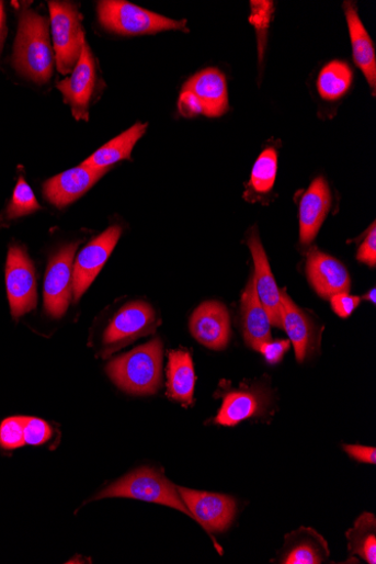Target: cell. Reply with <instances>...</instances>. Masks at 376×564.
I'll return each instance as SVG.
<instances>
[{
  "mask_svg": "<svg viewBox=\"0 0 376 564\" xmlns=\"http://www.w3.org/2000/svg\"><path fill=\"white\" fill-rule=\"evenodd\" d=\"M13 66L20 74L39 84L47 83L54 72L49 20L29 9L20 13Z\"/></svg>",
  "mask_w": 376,
  "mask_h": 564,
  "instance_id": "6da1fadb",
  "label": "cell"
},
{
  "mask_svg": "<svg viewBox=\"0 0 376 564\" xmlns=\"http://www.w3.org/2000/svg\"><path fill=\"white\" fill-rule=\"evenodd\" d=\"M161 368L162 342L156 338L111 361L106 372L123 392L147 396L158 392Z\"/></svg>",
  "mask_w": 376,
  "mask_h": 564,
  "instance_id": "7a4b0ae2",
  "label": "cell"
},
{
  "mask_svg": "<svg viewBox=\"0 0 376 564\" xmlns=\"http://www.w3.org/2000/svg\"><path fill=\"white\" fill-rule=\"evenodd\" d=\"M115 497L169 506L193 518L178 488L153 467L143 466L124 475L123 478L102 490L94 499Z\"/></svg>",
  "mask_w": 376,
  "mask_h": 564,
  "instance_id": "3957f363",
  "label": "cell"
},
{
  "mask_svg": "<svg viewBox=\"0 0 376 564\" xmlns=\"http://www.w3.org/2000/svg\"><path fill=\"white\" fill-rule=\"evenodd\" d=\"M101 25L119 35L156 34L163 31L189 32L186 21H175L122 0H105L98 7Z\"/></svg>",
  "mask_w": 376,
  "mask_h": 564,
  "instance_id": "277c9868",
  "label": "cell"
},
{
  "mask_svg": "<svg viewBox=\"0 0 376 564\" xmlns=\"http://www.w3.org/2000/svg\"><path fill=\"white\" fill-rule=\"evenodd\" d=\"M57 69L68 75L75 69L86 43L81 15L72 3L49 2Z\"/></svg>",
  "mask_w": 376,
  "mask_h": 564,
  "instance_id": "5b68a950",
  "label": "cell"
},
{
  "mask_svg": "<svg viewBox=\"0 0 376 564\" xmlns=\"http://www.w3.org/2000/svg\"><path fill=\"white\" fill-rule=\"evenodd\" d=\"M159 325L153 308L144 301L122 307L107 326L103 338V357H110L122 347L153 334Z\"/></svg>",
  "mask_w": 376,
  "mask_h": 564,
  "instance_id": "8992f818",
  "label": "cell"
},
{
  "mask_svg": "<svg viewBox=\"0 0 376 564\" xmlns=\"http://www.w3.org/2000/svg\"><path fill=\"white\" fill-rule=\"evenodd\" d=\"M7 287L12 316L20 318L37 305V282L34 266L25 249L12 246L7 263Z\"/></svg>",
  "mask_w": 376,
  "mask_h": 564,
  "instance_id": "52a82bcc",
  "label": "cell"
},
{
  "mask_svg": "<svg viewBox=\"0 0 376 564\" xmlns=\"http://www.w3.org/2000/svg\"><path fill=\"white\" fill-rule=\"evenodd\" d=\"M98 76L93 54L88 43H83L81 56L71 76L58 83L65 102L70 105L77 121H89L90 105L96 89Z\"/></svg>",
  "mask_w": 376,
  "mask_h": 564,
  "instance_id": "ba28073f",
  "label": "cell"
},
{
  "mask_svg": "<svg viewBox=\"0 0 376 564\" xmlns=\"http://www.w3.org/2000/svg\"><path fill=\"white\" fill-rule=\"evenodd\" d=\"M121 234V227H110L81 249L72 269V297L75 302L79 301L100 274Z\"/></svg>",
  "mask_w": 376,
  "mask_h": 564,
  "instance_id": "9c48e42d",
  "label": "cell"
},
{
  "mask_svg": "<svg viewBox=\"0 0 376 564\" xmlns=\"http://www.w3.org/2000/svg\"><path fill=\"white\" fill-rule=\"evenodd\" d=\"M78 242L60 248L50 259L45 280V309L56 319L68 309L72 295V260Z\"/></svg>",
  "mask_w": 376,
  "mask_h": 564,
  "instance_id": "30bf717a",
  "label": "cell"
},
{
  "mask_svg": "<svg viewBox=\"0 0 376 564\" xmlns=\"http://www.w3.org/2000/svg\"><path fill=\"white\" fill-rule=\"evenodd\" d=\"M182 500L193 518L207 532H224L236 515V501L232 497L178 488Z\"/></svg>",
  "mask_w": 376,
  "mask_h": 564,
  "instance_id": "8fae6325",
  "label": "cell"
},
{
  "mask_svg": "<svg viewBox=\"0 0 376 564\" xmlns=\"http://www.w3.org/2000/svg\"><path fill=\"white\" fill-rule=\"evenodd\" d=\"M193 337L207 349L221 351L230 339V317L224 303L207 301L194 312L190 322Z\"/></svg>",
  "mask_w": 376,
  "mask_h": 564,
  "instance_id": "7c38bea8",
  "label": "cell"
},
{
  "mask_svg": "<svg viewBox=\"0 0 376 564\" xmlns=\"http://www.w3.org/2000/svg\"><path fill=\"white\" fill-rule=\"evenodd\" d=\"M107 170L79 165L47 181L44 195L52 204L62 208L90 191Z\"/></svg>",
  "mask_w": 376,
  "mask_h": 564,
  "instance_id": "4fadbf2b",
  "label": "cell"
},
{
  "mask_svg": "<svg viewBox=\"0 0 376 564\" xmlns=\"http://www.w3.org/2000/svg\"><path fill=\"white\" fill-rule=\"evenodd\" d=\"M248 247L252 251L255 267V287L259 298L266 311L271 325L283 329L280 291L271 271L266 252L257 230L248 238Z\"/></svg>",
  "mask_w": 376,
  "mask_h": 564,
  "instance_id": "5bb4252c",
  "label": "cell"
},
{
  "mask_svg": "<svg viewBox=\"0 0 376 564\" xmlns=\"http://www.w3.org/2000/svg\"><path fill=\"white\" fill-rule=\"evenodd\" d=\"M308 280L316 292L324 298L350 292L351 278L346 268L338 260L317 248H312L307 259Z\"/></svg>",
  "mask_w": 376,
  "mask_h": 564,
  "instance_id": "9a60e30c",
  "label": "cell"
},
{
  "mask_svg": "<svg viewBox=\"0 0 376 564\" xmlns=\"http://www.w3.org/2000/svg\"><path fill=\"white\" fill-rule=\"evenodd\" d=\"M283 329L295 346L297 360L303 363L318 349L320 335L314 320L290 300L285 291H280Z\"/></svg>",
  "mask_w": 376,
  "mask_h": 564,
  "instance_id": "2e32d148",
  "label": "cell"
},
{
  "mask_svg": "<svg viewBox=\"0 0 376 564\" xmlns=\"http://www.w3.org/2000/svg\"><path fill=\"white\" fill-rule=\"evenodd\" d=\"M183 91L195 95L205 116L219 117L228 111L227 80L225 75L216 68L197 72L185 82Z\"/></svg>",
  "mask_w": 376,
  "mask_h": 564,
  "instance_id": "e0dca14e",
  "label": "cell"
},
{
  "mask_svg": "<svg viewBox=\"0 0 376 564\" xmlns=\"http://www.w3.org/2000/svg\"><path fill=\"white\" fill-rule=\"evenodd\" d=\"M242 329L246 343L255 351L272 340L271 322L250 279L241 297Z\"/></svg>",
  "mask_w": 376,
  "mask_h": 564,
  "instance_id": "ac0fdd59",
  "label": "cell"
},
{
  "mask_svg": "<svg viewBox=\"0 0 376 564\" xmlns=\"http://www.w3.org/2000/svg\"><path fill=\"white\" fill-rule=\"evenodd\" d=\"M331 206V193L323 178L316 179L300 202V241L311 244Z\"/></svg>",
  "mask_w": 376,
  "mask_h": 564,
  "instance_id": "d6986e66",
  "label": "cell"
},
{
  "mask_svg": "<svg viewBox=\"0 0 376 564\" xmlns=\"http://www.w3.org/2000/svg\"><path fill=\"white\" fill-rule=\"evenodd\" d=\"M267 397L260 388L231 390L224 398L223 407L216 417L221 426L232 427L240 421L260 417L267 406Z\"/></svg>",
  "mask_w": 376,
  "mask_h": 564,
  "instance_id": "ffe728a7",
  "label": "cell"
},
{
  "mask_svg": "<svg viewBox=\"0 0 376 564\" xmlns=\"http://www.w3.org/2000/svg\"><path fill=\"white\" fill-rule=\"evenodd\" d=\"M344 11L350 30L353 58L371 86L373 95L376 87V58L373 41L362 23L354 3L345 2Z\"/></svg>",
  "mask_w": 376,
  "mask_h": 564,
  "instance_id": "44dd1931",
  "label": "cell"
},
{
  "mask_svg": "<svg viewBox=\"0 0 376 564\" xmlns=\"http://www.w3.org/2000/svg\"><path fill=\"white\" fill-rule=\"evenodd\" d=\"M195 372L192 357L185 351L170 354L167 370V394L175 402L190 405L193 402Z\"/></svg>",
  "mask_w": 376,
  "mask_h": 564,
  "instance_id": "7402d4cb",
  "label": "cell"
},
{
  "mask_svg": "<svg viewBox=\"0 0 376 564\" xmlns=\"http://www.w3.org/2000/svg\"><path fill=\"white\" fill-rule=\"evenodd\" d=\"M147 127V123L135 124L127 132L100 148L81 165L95 169H109L110 166L121 160L130 159L135 146L146 134Z\"/></svg>",
  "mask_w": 376,
  "mask_h": 564,
  "instance_id": "603a6c76",
  "label": "cell"
},
{
  "mask_svg": "<svg viewBox=\"0 0 376 564\" xmlns=\"http://www.w3.org/2000/svg\"><path fill=\"white\" fill-rule=\"evenodd\" d=\"M353 70L341 60L327 64L320 71L317 89L321 99L332 102L341 100L351 90Z\"/></svg>",
  "mask_w": 376,
  "mask_h": 564,
  "instance_id": "cb8c5ba5",
  "label": "cell"
},
{
  "mask_svg": "<svg viewBox=\"0 0 376 564\" xmlns=\"http://www.w3.org/2000/svg\"><path fill=\"white\" fill-rule=\"evenodd\" d=\"M305 534L294 539L290 546L286 550L282 563L285 564H319L328 555L324 540L312 530H305Z\"/></svg>",
  "mask_w": 376,
  "mask_h": 564,
  "instance_id": "d4e9b609",
  "label": "cell"
},
{
  "mask_svg": "<svg viewBox=\"0 0 376 564\" xmlns=\"http://www.w3.org/2000/svg\"><path fill=\"white\" fill-rule=\"evenodd\" d=\"M349 549L369 564L376 563V519L365 512L356 520L355 527L347 532Z\"/></svg>",
  "mask_w": 376,
  "mask_h": 564,
  "instance_id": "484cf974",
  "label": "cell"
},
{
  "mask_svg": "<svg viewBox=\"0 0 376 564\" xmlns=\"http://www.w3.org/2000/svg\"><path fill=\"white\" fill-rule=\"evenodd\" d=\"M278 156L274 148L265 149L258 158L250 177L249 188L257 194L270 193L275 184Z\"/></svg>",
  "mask_w": 376,
  "mask_h": 564,
  "instance_id": "4316f807",
  "label": "cell"
},
{
  "mask_svg": "<svg viewBox=\"0 0 376 564\" xmlns=\"http://www.w3.org/2000/svg\"><path fill=\"white\" fill-rule=\"evenodd\" d=\"M38 210H41V205L38 204L31 187L24 178L21 177L14 190L13 199L7 210L8 219L14 221Z\"/></svg>",
  "mask_w": 376,
  "mask_h": 564,
  "instance_id": "83f0119b",
  "label": "cell"
},
{
  "mask_svg": "<svg viewBox=\"0 0 376 564\" xmlns=\"http://www.w3.org/2000/svg\"><path fill=\"white\" fill-rule=\"evenodd\" d=\"M24 422L25 417H9L0 424V448L13 451L25 445Z\"/></svg>",
  "mask_w": 376,
  "mask_h": 564,
  "instance_id": "f1b7e54d",
  "label": "cell"
},
{
  "mask_svg": "<svg viewBox=\"0 0 376 564\" xmlns=\"http://www.w3.org/2000/svg\"><path fill=\"white\" fill-rule=\"evenodd\" d=\"M53 438V428L44 419L25 417L24 440L31 447L46 444Z\"/></svg>",
  "mask_w": 376,
  "mask_h": 564,
  "instance_id": "f546056e",
  "label": "cell"
},
{
  "mask_svg": "<svg viewBox=\"0 0 376 564\" xmlns=\"http://www.w3.org/2000/svg\"><path fill=\"white\" fill-rule=\"evenodd\" d=\"M332 311L341 318H349L358 307L361 298L349 294V292L338 293L330 297Z\"/></svg>",
  "mask_w": 376,
  "mask_h": 564,
  "instance_id": "4dcf8cb0",
  "label": "cell"
},
{
  "mask_svg": "<svg viewBox=\"0 0 376 564\" xmlns=\"http://www.w3.org/2000/svg\"><path fill=\"white\" fill-rule=\"evenodd\" d=\"M357 260L371 268L376 264V229L375 223L372 224L364 241L358 248Z\"/></svg>",
  "mask_w": 376,
  "mask_h": 564,
  "instance_id": "1f68e13d",
  "label": "cell"
},
{
  "mask_svg": "<svg viewBox=\"0 0 376 564\" xmlns=\"http://www.w3.org/2000/svg\"><path fill=\"white\" fill-rule=\"evenodd\" d=\"M289 340L267 341L260 347L261 352L270 364H277L289 350Z\"/></svg>",
  "mask_w": 376,
  "mask_h": 564,
  "instance_id": "d6a6232c",
  "label": "cell"
},
{
  "mask_svg": "<svg viewBox=\"0 0 376 564\" xmlns=\"http://www.w3.org/2000/svg\"><path fill=\"white\" fill-rule=\"evenodd\" d=\"M179 110L185 117H193L202 114V106L194 94L183 91L179 100Z\"/></svg>",
  "mask_w": 376,
  "mask_h": 564,
  "instance_id": "836d02e7",
  "label": "cell"
},
{
  "mask_svg": "<svg viewBox=\"0 0 376 564\" xmlns=\"http://www.w3.org/2000/svg\"><path fill=\"white\" fill-rule=\"evenodd\" d=\"M346 453L358 462L375 464L376 463V450L375 448L362 447V445H344Z\"/></svg>",
  "mask_w": 376,
  "mask_h": 564,
  "instance_id": "e575fe53",
  "label": "cell"
},
{
  "mask_svg": "<svg viewBox=\"0 0 376 564\" xmlns=\"http://www.w3.org/2000/svg\"><path fill=\"white\" fill-rule=\"evenodd\" d=\"M7 35L4 3L0 2V50Z\"/></svg>",
  "mask_w": 376,
  "mask_h": 564,
  "instance_id": "d590c367",
  "label": "cell"
},
{
  "mask_svg": "<svg viewBox=\"0 0 376 564\" xmlns=\"http://www.w3.org/2000/svg\"><path fill=\"white\" fill-rule=\"evenodd\" d=\"M366 300L375 303V290L374 289L366 295Z\"/></svg>",
  "mask_w": 376,
  "mask_h": 564,
  "instance_id": "8d00e7d4",
  "label": "cell"
}]
</instances>
